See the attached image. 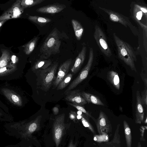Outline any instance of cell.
Listing matches in <instances>:
<instances>
[{"label":"cell","instance_id":"d6a6232c","mask_svg":"<svg viewBox=\"0 0 147 147\" xmlns=\"http://www.w3.org/2000/svg\"><path fill=\"white\" fill-rule=\"evenodd\" d=\"M100 145H101L99 146V147H120V145L116 143H109L108 142Z\"/></svg>","mask_w":147,"mask_h":147},{"label":"cell","instance_id":"7a4b0ae2","mask_svg":"<svg viewBox=\"0 0 147 147\" xmlns=\"http://www.w3.org/2000/svg\"><path fill=\"white\" fill-rule=\"evenodd\" d=\"M113 36L117 47L119 58L132 70L136 72L134 61H136L137 59L133 49L128 43L120 39L115 33L113 34Z\"/></svg>","mask_w":147,"mask_h":147},{"label":"cell","instance_id":"3957f363","mask_svg":"<svg viewBox=\"0 0 147 147\" xmlns=\"http://www.w3.org/2000/svg\"><path fill=\"white\" fill-rule=\"evenodd\" d=\"M65 114H60L56 117L53 123V137L56 147H59L65 133Z\"/></svg>","mask_w":147,"mask_h":147},{"label":"cell","instance_id":"e0dca14e","mask_svg":"<svg viewBox=\"0 0 147 147\" xmlns=\"http://www.w3.org/2000/svg\"><path fill=\"white\" fill-rule=\"evenodd\" d=\"M107 78L116 89L118 90L120 89V79L117 72L112 70L108 71L107 74Z\"/></svg>","mask_w":147,"mask_h":147},{"label":"cell","instance_id":"4316f807","mask_svg":"<svg viewBox=\"0 0 147 147\" xmlns=\"http://www.w3.org/2000/svg\"><path fill=\"white\" fill-rule=\"evenodd\" d=\"M73 77L71 73L67 74L61 80L57 87V90H62L65 88L70 83Z\"/></svg>","mask_w":147,"mask_h":147},{"label":"cell","instance_id":"ee69618b","mask_svg":"<svg viewBox=\"0 0 147 147\" xmlns=\"http://www.w3.org/2000/svg\"><path fill=\"white\" fill-rule=\"evenodd\" d=\"M144 123H147V117H146V120H145V121H144Z\"/></svg>","mask_w":147,"mask_h":147},{"label":"cell","instance_id":"ffe728a7","mask_svg":"<svg viewBox=\"0 0 147 147\" xmlns=\"http://www.w3.org/2000/svg\"><path fill=\"white\" fill-rule=\"evenodd\" d=\"M39 39L38 36H35L28 42L23 45L24 53L27 55L30 54L35 48Z\"/></svg>","mask_w":147,"mask_h":147},{"label":"cell","instance_id":"60d3db41","mask_svg":"<svg viewBox=\"0 0 147 147\" xmlns=\"http://www.w3.org/2000/svg\"><path fill=\"white\" fill-rule=\"evenodd\" d=\"M6 20H4L0 21V27L3 25V24L6 21Z\"/></svg>","mask_w":147,"mask_h":147},{"label":"cell","instance_id":"83f0119b","mask_svg":"<svg viewBox=\"0 0 147 147\" xmlns=\"http://www.w3.org/2000/svg\"><path fill=\"white\" fill-rule=\"evenodd\" d=\"M81 120L82 123L84 127L88 128L94 135H96L95 131L92 125L90 123L88 117L83 114L82 115Z\"/></svg>","mask_w":147,"mask_h":147},{"label":"cell","instance_id":"4dcf8cb0","mask_svg":"<svg viewBox=\"0 0 147 147\" xmlns=\"http://www.w3.org/2000/svg\"><path fill=\"white\" fill-rule=\"evenodd\" d=\"M120 127V124H118L115 132L113 139L111 141L108 142L109 143L111 144L116 143L120 145V136L119 134Z\"/></svg>","mask_w":147,"mask_h":147},{"label":"cell","instance_id":"bcb514c9","mask_svg":"<svg viewBox=\"0 0 147 147\" xmlns=\"http://www.w3.org/2000/svg\"><path fill=\"white\" fill-rule=\"evenodd\" d=\"M29 147H32L30 146Z\"/></svg>","mask_w":147,"mask_h":147},{"label":"cell","instance_id":"603a6c76","mask_svg":"<svg viewBox=\"0 0 147 147\" xmlns=\"http://www.w3.org/2000/svg\"><path fill=\"white\" fill-rule=\"evenodd\" d=\"M52 61L51 59H40L37 61L33 66L32 69L33 70L40 69H45L51 65Z\"/></svg>","mask_w":147,"mask_h":147},{"label":"cell","instance_id":"f6af8a7d","mask_svg":"<svg viewBox=\"0 0 147 147\" xmlns=\"http://www.w3.org/2000/svg\"><path fill=\"white\" fill-rule=\"evenodd\" d=\"M1 115V113H0V115Z\"/></svg>","mask_w":147,"mask_h":147},{"label":"cell","instance_id":"8fae6325","mask_svg":"<svg viewBox=\"0 0 147 147\" xmlns=\"http://www.w3.org/2000/svg\"><path fill=\"white\" fill-rule=\"evenodd\" d=\"M72 61L71 59H68L60 66L57 76L53 82V86L55 88L57 86L63 79L67 74Z\"/></svg>","mask_w":147,"mask_h":147},{"label":"cell","instance_id":"4fadbf2b","mask_svg":"<svg viewBox=\"0 0 147 147\" xmlns=\"http://www.w3.org/2000/svg\"><path fill=\"white\" fill-rule=\"evenodd\" d=\"M144 113L141 95L139 90L136 92V105L135 123L141 124L143 121Z\"/></svg>","mask_w":147,"mask_h":147},{"label":"cell","instance_id":"30bf717a","mask_svg":"<svg viewBox=\"0 0 147 147\" xmlns=\"http://www.w3.org/2000/svg\"><path fill=\"white\" fill-rule=\"evenodd\" d=\"M65 94V100L73 104L82 106L87 103L79 90H71Z\"/></svg>","mask_w":147,"mask_h":147},{"label":"cell","instance_id":"52a82bcc","mask_svg":"<svg viewBox=\"0 0 147 147\" xmlns=\"http://www.w3.org/2000/svg\"><path fill=\"white\" fill-rule=\"evenodd\" d=\"M21 0H17L7 11L0 16V21L7 20L20 17L24 11V9L21 7Z\"/></svg>","mask_w":147,"mask_h":147},{"label":"cell","instance_id":"8992f818","mask_svg":"<svg viewBox=\"0 0 147 147\" xmlns=\"http://www.w3.org/2000/svg\"><path fill=\"white\" fill-rule=\"evenodd\" d=\"M94 30V37L100 49L106 56H111L112 55L111 51L104 32L97 25L95 26Z\"/></svg>","mask_w":147,"mask_h":147},{"label":"cell","instance_id":"e575fe53","mask_svg":"<svg viewBox=\"0 0 147 147\" xmlns=\"http://www.w3.org/2000/svg\"><path fill=\"white\" fill-rule=\"evenodd\" d=\"M10 60H11V62L10 64L14 65H15L18 61V57L14 55L11 56Z\"/></svg>","mask_w":147,"mask_h":147},{"label":"cell","instance_id":"44dd1931","mask_svg":"<svg viewBox=\"0 0 147 147\" xmlns=\"http://www.w3.org/2000/svg\"><path fill=\"white\" fill-rule=\"evenodd\" d=\"M140 6L138 5L135 4L134 5V10L133 14L134 17L138 23L140 25L143 29L145 32L146 36H147V26H146L140 22L139 20H141L143 12L140 8Z\"/></svg>","mask_w":147,"mask_h":147},{"label":"cell","instance_id":"7c38bea8","mask_svg":"<svg viewBox=\"0 0 147 147\" xmlns=\"http://www.w3.org/2000/svg\"><path fill=\"white\" fill-rule=\"evenodd\" d=\"M66 7V6L64 4L54 3L40 7L36 11L42 13L55 14L61 11Z\"/></svg>","mask_w":147,"mask_h":147},{"label":"cell","instance_id":"f35d334b","mask_svg":"<svg viewBox=\"0 0 147 147\" xmlns=\"http://www.w3.org/2000/svg\"><path fill=\"white\" fill-rule=\"evenodd\" d=\"M140 9L142 12L145 13L146 16H147V10L146 7L140 6Z\"/></svg>","mask_w":147,"mask_h":147},{"label":"cell","instance_id":"ba28073f","mask_svg":"<svg viewBox=\"0 0 147 147\" xmlns=\"http://www.w3.org/2000/svg\"><path fill=\"white\" fill-rule=\"evenodd\" d=\"M95 123L99 134H102L112 132L111 122L106 114L102 111H100L98 117Z\"/></svg>","mask_w":147,"mask_h":147},{"label":"cell","instance_id":"ab89813d","mask_svg":"<svg viewBox=\"0 0 147 147\" xmlns=\"http://www.w3.org/2000/svg\"><path fill=\"white\" fill-rule=\"evenodd\" d=\"M82 115H78L77 114V116H76V118H77V120H79L81 119L82 117Z\"/></svg>","mask_w":147,"mask_h":147},{"label":"cell","instance_id":"7bdbcfd3","mask_svg":"<svg viewBox=\"0 0 147 147\" xmlns=\"http://www.w3.org/2000/svg\"><path fill=\"white\" fill-rule=\"evenodd\" d=\"M137 147H142L141 143L139 142L138 144Z\"/></svg>","mask_w":147,"mask_h":147},{"label":"cell","instance_id":"ac0fdd59","mask_svg":"<svg viewBox=\"0 0 147 147\" xmlns=\"http://www.w3.org/2000/svg\"><path fill=\"white\" fill-rule=\"evenodd\" d=\"M82 96L87 103L104 106V104L100 100L98 97L89 93L82 92H81Z\"/></svg>","mask_w":147,"mask_h":147},{"label":"cell","instance_id":"9a60e30c","mask_svg":"<svg viewBox=\"0 0 147 147\" xmlns=\"http://www.w3.org/2000/svg\"><path fill=\"white\" fill-rule=\"evenodd\" d=\"M86 47L83 46L76 58L74 65L71 69V71L73 73L76 74L83 64L86 59Z\"/></svg>","mask_w":147,"mask_h":147},{"label":"cell","instance_id":"6da1fadb","mask_svg":"<svg viewBox=\"0 0 147 147\" xmlns=\"http://www.w3.org/2000/svg\"><path fill=\"white\" fill-rule=\"evenodd\" d=\"M58 31L54 29L46 38L40 50V59H47L51 56L60 53L61 45Z\"/></svg>","mask_w":147,"mask_h":147},{"label":"cell","instance_id":"277c9868","mask_svg":"<svg viewBox=\"0 0 147 147\" xmlns=\"http://www.w3.org/2000/svg\"><path fill=\"white\" fill-rule=\"evenodd\" d=\"M94 57L93 50L92 48L90 49L88 62L79 73L77 77L71 83L65 93L71 90L85 79L87 77L92 64Z\"/></svg>","mask_w":147,"mask_h":147},{"label":"cell","instance_id":"7402d4cb","mask_svg":"<svg viewBox=\"0 0 147 147\" xmlns=\"http://www.w3.org/2000/svg\"><path fill=\"white\" fill-rule=\"evenodd\" d=\"M28 18L31 21L41 26L51 21V19L49 18L37 16H29Z\"/></svg>","mask_w":147,"mask_h":147},{"label":"cell","instance_id":"cb8c5ba5","mask_svg":"<svg viewBox=\"0 0 147 147\" xmlns=\"http://www.w3.org/2000/svg\"><path fill=\"white\" fill-rule=\"evenodd\" d=\"M124 134L127 147H131L132 136L129 125L125 120L123 121Z\"/></svg>","mask_w":147,"mask_h":147},{"label":"cell","instance_id":"d4e9b609","mask_svg":"<svg viewBox=\"0 0 147 147\" xmlns=\"http://www.w3.org/2000/svg\"><path fill=\"white\" fill-rule=\"evenodd\" d=\"M1 52L2 55L0 57V68L8 65L11 57L10 53L8 50L3 49Z\"/></svg>","mask_w":147,"mask_h":147},{"label":"cell","instance_id":"836d02e7","mask_svg":"<svg viewBox=\"0 0 147 147\" xmlns=\"http://www.w3.org/2000/svg\"><path fill=\"white\" fill-rule=\"evenodd\" d=\"M77 113L75 111H71L69 113V116L70 119L73 121L74 122H76V121H77L76 116Z\"/></svg>","mask_w":147,"mask_h":147},{"label":"cell","instance_id":"74e56055","mask_svg":"<svg viewBox=\"0 0 147 147\" xmlns=\"http://www.w3.org/2000/svg\"><path fill=\"white\" fill-rule=\"evenodd\" d=\"M53 113L55 115H57L59 112V109L57 107H54L53 109Z\"/></svg>","mask_w":147,"mask_h":147},{"label":"cell","instance_id":"f1b7e54d","mask_svg":"<svg viewBox=\"0 0 147 147\" xmlns=\"http://www.w3.org/2000/svg\"><path fill=\"white\" fill-rule=\"evenodd\" d=\"M16 68L15 65L10 64L5 67L0 68V76L9 74L15 70Z\"/></svg>","mask_w":147,"mask_h":147},{"label":"cell","instance_id":"d6986e66","mask_svg":"<svg viewBox=\"0 0 147 147\" xmlns=\"http://www.w3.org/2000/svg\"><path fill=\"white\" fill-rule=\"evenodd\" d=\"M71 24L77 39L79 40L82 36L84 29L82 24L78 20L73 19L71 20Z\"/></svg>","mask_w":147,"mask_h":147},{"label":"cell","instance_id":"d590c367","mask_svg":"<svg viewBox=\"0 0 147 147\" xmlns=\"http://www.w3.org/2000/svg\"><path fill=\"white\" fill-rule=\"evenodd\" d=\"M140 74L144 83L145 88H147V78L145 73L143 71H142Z\"/></svg>","mask_w":147,"mask_h":147},{"label":"cell","instance_id":"1f68e13d","mask_svg":"<svg viewBox=\"0 0 147 147\" xmlns=\"http://www.w3.org/2000/svg\"><path fill=\"white\" fill-rule=\"evenodd\" d=\"M141 98L142 104L146 105H147V88H144V90L141 92Z\"/></svg>","mask_w":147,"mask_h":147},{"label":"cell","instance_id":"8d00e7d4","mask_svg":"<svg viewBox=\"0 0 147 147\" xmlns=\"http://www.w3.org/2000/svg\"><path fill=\"white\" fill-rule=\"evenodd\" d=\"M77 142L74 143L73 140H71L69 142L68 147H76Z\"/></svg>","mask_w":147,"mask_h":147},{"label":"cell","instance_id":"b9f144b4","mask_svg":"<svg viewBox=\"0 0 147 147\" xmlns=\"http://www.w3.org/2000/svg\"><path fill=\"white\" fill-rule=\"evenodd\" d=\"M76 113H77V115H82L83 114H84L82 113L81 112V111H77V112Z\"/></svg>","mask_w":147,"mask_h":147},{"label":"cell","instance_id":"5b68a950","mask_svg":"<svg viewBox=\"0 0 147 147\" xmlns=\"http://www.w3.org/2000/svg\"><path fill=\"white\" fill-rule=\"evenodd\" d=\"M58 65V63L55 62L47 68L41 71L40 75L41 84L46 90H49L55 80Z\"/></svg>","mask_w":147,"mask_h":147},{"label":"cell","instance_id":"9c48e42d","mask_svg":"<svg viewBox=\"0 0 147 147\" xmlns=\"http://www.w3.org/2000/svg\"><path fill=\"white\" fill-rule=\"evenodd\" d=\"M99 8L107 14L112 21L120 23L126 28L130 25L128 18L122 14L105 8L99 7Z\"/></svg>","mask_w":147,"mask_h":147},{"label":"cell","instance_id":"484cf974","mask_svg":"<svg viewBox=\"0 0 147 147\" xmlns=\"http://www.w3.org/2000/svg\"><path fill=\"white\" fill-rule=\"evenodd\" d=\"M44 1L45 0H22L21 1V5L24 9L38 5Z\"/></svg>","mask_w":147,"mask_h":147},{"label":"cell","instance_id":"5bb4252c","mask_svg":"<svg viewBox=\"0 0 147 147\" xmlns=\"http://www.w3.org/2000/svg\"><path fill=\"white\" fill-rule=\"evenodd\" d=\"M41 118V115H39L28 123L24 128L23 136L25 137H30L34 132L38 131L40 128Z\"/></svg>","mask_w":147,"mask_h":147},{"label":"cell","instance_id":"2e32d148","mask_svg":"<svg viewBox=\"0 0 147 147\" xmlns=\"http://www.w3.org/2000/svg\"><path fill=\"white\" fill-rule=\"evenodd\" d=\"M1 91L4 95L11 102L18 106H21L22 102L21 98L14 91L7 88H3Z\"/></svg>","mask_w":147,"mask_h":147},{"label":"cell","instance_id":"f546056e","mask_svg":"<svg viewBox=\"0 0 147 147\" xmlns=\"http://www.w3.org/2000/svg\"><path fill=\"white\" fill-rule=\"evenodd\" d=\"M68 103L72 106L75 108L78 111L82 113L89 118H92L94 122L95 123L96 122V119L91 115V114L89 112L87 111L82 106L75 105L71 103Z\"/></svg>","mask_w":147,"mask_h":147}]
</instances>
